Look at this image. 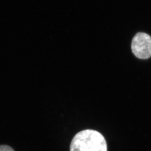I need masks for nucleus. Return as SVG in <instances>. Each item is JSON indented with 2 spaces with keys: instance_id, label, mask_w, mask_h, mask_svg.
<instances>
[{
  "instance_id": "nucleus-2",
  "label": "nucleus",
  "mask_w": 151,
  "mask_h": 151,
  "mask_svg": "<svg viewBox=\"0 0 151 151\" xmlns=\"http://www.w3.org/2000/svg\"><path fill=\"white\" fill-rule=\"evenodd\" d=\"M132 53L137 58L146 60L151 57V37L145 32H137L131 43Z\"/></svg>"
},
{
  "instance_id": "nucleus-3",
  "label": "nucleus",
  "mask_w": 151,
  "mask_h": 151,
  "mask_svg": "<svg viewBox=\"0 0 151 151\" xmlns=\"http://www.w3.org/2000/svg\"><path fill=\"white\" fill-rule=\"evenodd\" d=\"M0 151H14L12 147L7 145H0Z\"/></svg>"
},
{
  "instance_id": "nucleus-1",
  "label": "nucleus",
  "mask_w": 151,
  "mask_h": 151,
  "mask_svg": "<svg viewBox=\"0 0 151 151\" xmlns=\"http://www.w3.org/2000/svg\"><path fill=\"white\" fill-rule=\"evenodd\" d=\"M70 151H107V144L103 135L93 129L77 133L70 144Z\"/></svg>"
}]
</instances>
